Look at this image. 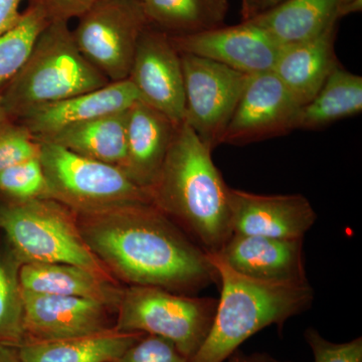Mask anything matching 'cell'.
Masks as SVG:
<instances>
[{
    "instance_id": "27",
    "label": "cell",
    "mask_w": 362,
    "mask_h": 362,
    "mask_svg": "<svg viewBox=\"0 0 362 362\" xmlns=\"http://www.w3.org/2000/svg\"><path fill=\"white\" fill-rule=\"evenodd\" d=\"M0 192L18 202L51 199L40 157L0 173Z\"/></svg>"
},
{
    "instance_id": "39",
    "label": "cell",
    "mask_w": 362,
    "mask_h": 362,
    "mask_svg": "<svg viewBox=\"0 0 362 362\" xmlns=\"http://www.w3.org/2000/svg\"><path fill=\"white\" fill-rule=\"evenodd\" d=\"M278 362V361H277Z\"/></svg>"
},
{
    "instance_id": "30",
    "label": "cell",
    "mask_w": 362,
    "mask_h": 362,
    "mask_svg": "<svg viewBox=\"0 0 362 362\" xmlns=\"http://www.w3.org/2000/svg\"><path fill=\"white\" fill-rule=\"evenodd\" d=\"M304 337L315 362H362L361 337L349 342L334 343L311 327L305 331Z\"/></svg>"
},
{
    "instance_id": "24",
    "label": "cell",
    "mask_w": 362,
    "mask_h": 362,
    "mask_svg": "<svg viewBox=\"0 0 362 362\" xmlns=\"http://www.w3.org/2000/svg\"><path fill=\"white\" fill-rule=\"evenodd\" d=\"M362 111V78L337 66L318 93L302 107L298 129H320Z\"/></svg>"
},
{
    "instance_id": "19",
    "label": "cell",
    "mask_w": 362,
    "mask_h": 362,
    "mask_svg": "<svg viewBox=\"0 0 362 362\" xmlns=\"http://www.w3.org/2000/svg\"><path fill=\"white\" fill-rule=\"evenodd\" d=\"M18 279L25 291L86 298L116 308L123 293L114 286L111 278L69 264L23 263Z\"/></svg>"
},
{
    "instance_id": "22",
    "label": "cell",
    "mask_w": 362,
    "mask_h": 362,
    "mask_svg": "<svg viewBox=\"0 0 362 362\" xmlns=\"http://www.w3.org/2000/svg\"><path fill=\"white\" fill-rule=\"evenodd\" d=\"M127 110L71 126L45 139L92 160L123 168Z\"/></svg>"
},
{
    "instance_id": "3",
    "label": "cell",
    "mask_w": 362,
    "mask_h": 362,
    "mask_svg": "<svg viewBox=\"0 0 362 362\" xmlns=\"http://www.w3.org/2000/svg\"><path fill=\"white\" fill-rule=\"evenodd\" d=\"M218 269L221 296L213 325L188 362H225L243 342L271 325L282 326L310 308V283L281 284L245 277L211 255Z\"/></svg>"
},
{
    "instance_id": "13",
    "label": "cell",
    "mask_w": 362,
    "mask_h": 362,
    "mask_svg": "<svg viewBox=\"0 0 362 362\" xmlns=\"http://www.w3.org/2000/svg\"><path fill=\"white\" fill-rule=\"evenodd\" d=\"M317 214L302 194L264 195L230 189L233 233L274 239H304Z\"/></svg>"
},
{
    "instance_id": "8",
    "label": "cell",
    "mask_w": 362,
    "mask_h": 362,
    "mask_svg": "<svg viewBox=\"0 0 362 362\" xmlns=\"http://www.w3.org/2000/svg\"><path fill=\"white\" fill-rule=\"evenodd\" d=\"M148 26L138 0H98L78 18V49L110 83L129 77L143 30Z\"/></svg>"
},
{
    "instance_id": "5",
    "label": "cell",
    "mask_w": 362,
    "mask_h": 362,
    "mask_svg": "<svg viewBox=\"0 0 362 362\" xmlns=\"http://www.w3.org/2000/svg\"><path fill=\"white\" fill-rule=\"evenodd\" d=\"M0 230L21 264H69L111 278L83 239L77 214L56 199L0 204Z\"/></svg>"
},
{
    "instance_id": "17",
    "label": "cell",
    "mask_w": 362,
    "mask_h": 362,
    "mask_svg": "<svg viewBox=\"0 0 362 362\" xmlns=\"http://www.w3.org/2000/svg\"><path fill=\"white\" fill-rule=\"evenodd\" d=\"M176 126L168 117L139 101L127 110L126 159L122 170L149 190L168 154Z\"/></svg>"
},
{
    "instance_id": "18",
    "label": "cell",
    "mask_w": 362,
    "mask_h": 362,
    "mask_svg": "<svg viewBox=\"0 0 362 362\" xmlns=\"http://www.w3.org/2000/svg\"><path fill=\"white\" fill-rule=\"evenodd\" d=\"M337 32L334 23L313 39L281 47L272 71L302 106L313 99L340 65L335 54Z\"/></svg>"
},
{
    "instance_id": "32",
    "label": "cell",
    "mask_w": 362,
    "mask_h": 362,
    "mask_svg": "<svg viewBox=\"0 0 362 362\" xmlns=\"http://www.w3.org/2000/svg\"><path fill=\"white\" fill-rule=\"evenodd\" d=\"M25 0H0V35L20 20L21 6Z\"/></svg>"
},
{
    "instance_id": "1",
    "label": "cell",
    "mask_w": 362,
    "mask_h": 362,
    "mask_svg": "<svg viewBox=\"0 0 362 362\" xmlns=\"http://www.w3.org/2000/svg\"><path fill=\"white\" fill-rule=\"evenodd\" d=\"M76 214L93 254L131 286L195 295L220 282L211 255L152 204Z\"/></svg>"
},
{
    "instance_id": "4",
    "label": "cell",
    "mask_w": 362,
    "mask_h": 362,
    "mask_svg": "<svg viewBox=\"0 0 362 362\" xmlns=\"http://www.w3.org/2000/svg\"><path fill=\"white\" fill-rule=\"evenodd\" d=\"M109 83L78 49L68 21H52L40 33L25 65L0 93V99L16 120L37 107Z\"/></svg>"
},
{
    "instance_id": "23",
    "label": "cell",
    "mask_w": 362,
    "mask_h": 362,
    "mask_svg": "<svg viewBox=\"0 0 362 362\" xmlns=\"http://www.w3.org/2000/svg\"><path fill=\"white\" fill-rule=\"evenodd\" d=\"M151 28L169 37L194 35L225 25L228 0H138Z\"/></svg>"
},
{
    "instance_id": "11",
    "label": "cell",
    "mask_w": 362,
    "mask_h": 362,
    "mask_svg": "<svg viewBox=\"0 0 362 362\" xmlns=\"http://www.w3.org/2000/svg\"><path fill=\"white\" fill-rule=\"evenodd\" d=\"M128 80L134 85L143 103L161 112L175 125L185 122L180 52L166 33L149 25L143 30Z\"/></svg>"
},
{
    "instance_id": "25",
    "label": "cell",
    "mask_w": 362,
    "mask_h": 362,
    "mask_svg": "<svg viewBox=\"0 0 362 362\" xmlns=\"http://www.w3.org/2000/svg\"><path fill=\"white\" fill-rule=\"evenodd\" d=\"M51 21L44 0H33L18 23L0 35V93L25 65Z\"/></svg>"
},
{
    "instance_id": "14",
    "label": "cell",
    "mask_w": 362,
    "mask_h": 362,
    "mask_svg": "<svg viewBox=\"0 0 362 362\" xmlns=\"http://www.w3.org/2000/svg\"><path fill=\"white\" fill-rule=\"evenodd\" d=\"M226 267L245 277L281 283H308L305 270L303 239H274L233 233L218 254Z\"/></svg>"
},
{
    "instance_id": "29",
    "label": "cell",
    "mask_w": 362,
    "mask_h": 362,
    "mask_svg": "<svg viewBox=\"0 0 362 362\" xmlns=\"http://www.w3.org/2000/svg\"><path fill=\"white\" fill-rule=\"evenodd\" d=\"M117 362H188V359L169 340L144 334Z\"/></svg>"
},
{
    "instance_id": "7",
    "label": "cell",
    "mask_w": 362,
    "mask_h": 362,
    "mask_svg": "<svg viewBox=\"0 0 362 362\" xmlns=\"http://www.w3.org/2000/svg\"><path fill=\"white\" fill-rule=\"evenodd\" d=\"M218 299L180 294L162 288L130 286L117 306L116 329L156 335L175 345L188 361L204 342Z\"/></svg>"
},
{
    "instance_id": "31",
    "label": "cell",
    "mask_w": 362,
    "mask_h": 362,
    "mask_svg": "<svg viewBox=\"0 0 362 362\" xmlns=\"http://www.w3.org/2000/svg\"><path fill=\"white\" fill-rule=\"evenodd\" d=\"M98 0H44L52 21L80 18Z\"/></svg>"
},
{
    "instance_id": "6",
    "label": "cell",
    "mask_w": 362,
    "mask_h": 362,
    "mask_svg": "<svg viewBox=\"0 0 362 362\" xmlns=\"http://www.w3.org/2000/svg\"><path fill=\"white\" fill-rule=\"evenodd\" d=\"M37 141L51 199L74 213H100L152 204L149 190L135 183L122 169L78 156L56 143Z\"/></svg>"
},
{
    "instance_id": "33",
    "label": "cell",
    "mask_w": 362,
    "mask_h": 362,
    "mask_svg": "<svg viewBox=\"0 0 362 362\" xmlns=\"http://www.w3.org/2000/svg\"><path fill=\"white\" fill-rule=\"evenodd\" d=\"M0 362H21L18 347L0 343Z\"/></svg>"
},
{
    "instance_id": "15",
    "label": "cell",
    "mask_w": 362,
    "mask_h": 362,
    "mask_svg": "<svg viewBox=\"0 0 362 362\" xmlns=\"http://www.w3.org/2000/svg\"><path fill=\"white\" fill-rule=\"evenodd\" d=\"M25 341L65 339L109 329L106 304L23 290Z\"/></svg>"
},
{
    "instance_id": "28",
    "label": "cell",
    "mask_w": 362,
    "mask_h": 362,
    "mask_svg": "<svg viewBox=\"0 0 362 362\" xmlns=\"http://www.w3.org/2000/svg\"><path fill=\"white\" fill-rule=\"evenodd\" d=\"M40 153V142L25 126L11 120L0 128V173Z\"/></svg>"
},
{
    "instance_id": "20",
    "label": "cell",
    "mask_w": 362,
    "mask_h": 362,
    "mask_svg": "<svg viewBox=\"0 0 362 362\" xmlns=\"http://www.w3.org/2000/svg\"><path fill=\"white\" fill-rule=\"evenodd\" d=\"M143 335L109 328L84 337L25 341L18 349L21 362H117Z\"/></svg>"
},
{
    "instance_id": "2",
    "label": "cell",
    "mask_w": 362,
    "mask_h": 362,
    "mask_svg": "<svg viewBox=\"0 0 362 362\" xmlns=\"http://www.w3.org/2000/svg\"><path fill=\"white\" fill-rule=\"evenodd\" d=\"M211 152L187 123L176 126L149 192L158 211L207 254L216 255L233 235L232 187L214 163Z\"/></svg>"
},
{
    "instance_id": "37",
    "label": "cell",
    "mask_w": 362,
    "mask_h": 362,
    "mask_svg": "<svg viewBox=\"0 0 362 362\" xmlns=\"http://www.w3.org/2000/svg\"><path fill=\"white\" fill-rule=\"evenodd\" d=\"M9 121H11V118L7 114L6 108H4V104H2L1 99H0V128L6 125V123H8Z\"/></svg>"
},
{
    "instance_id": "26",
    "label": "cell",
    "mask_w": 362,
    "mask_h": 362,
    "mask_svg": "<svg viewBox=\"0 0 362 362\" xmlns=\"http://www.w3.org/2000/svg\"><path fill=\"white\" fill-rule=\"evenodd\" d=\"M21 265L11 249L0 251V343L16 347L25 340Z\"/></svg>"
},
{
    "instance_id": "21",
    "label": "cell",
    "mask_w": 362,
    "mask_h": 362,
    "mask_svg": "<svg viewBox=\"0 0 362 362\" xmlns=\"http://www.w3.org/2000/svg\"><path fill=\"white\" fill-rule=\"evenodd\" d=\"M338 20L337 0H285L247 21L283 47L313 39Z\"/></svg>"
},
{
    "instance_id": "9",
    "label": "cell",
    "mask_w": 362,
    "mask_h": 362,
    "mask_svg": "<svg viewBox=\"0 0 362 362\" xmlns=\"http://www.w3.org/2000/svg\"><path fill=\"white\" fill-rule=\"evenodd\" d=\"M185 122L211 150L221 145L251 76L211 59L180 54Z\"/></svg>"
},
{
    "instance_id": "38",
    "label": "cell",
    "mask_w": 362,
    "mask_h": 362,
    "mask_svg": "<svg viewBox=\"0 0 362 362\" xmlns=\"http://www.w3.org/2000/svg\"><path fill=\"white\" fill-rule=\"evenodd\" d=\"M354 1H356V0H337L338 7L347 6V4H352Z\"/></svg>"
},
{
    "instance_id": "16",
    "label": "cell",
    "mask_w": 362,
    "mask_h": 362,
    "mask_svg": "<svg viewBox=\"0 0 362 362\" xmlns=\"http://www.w3.org/2000/svg\"><path fill=\"white\" fill-rule=\"evenodd\" d=\"M139 101L141 99L137 90L127 78L63 101L37 107L16 121L25 126L35 139L45 140L71 126L128 110Z\"/></svg>"
},
{
    "instance_id": "12",
    "label": "cell",
    "mask_w": 362,
    "mask_h": 362,
    "mask_svg": "<svg viewBox=\"0 0 362 362\" xmlns=\"http://www.w3.org/2000/svg\"><path fill=\"white\" fill-rule=\"evenodd\" d=\"M169 39L180 54L211 59L250 76L273 70L281 49L268 33L249 21Z\"/></svg>"
},
{
    "instance_id": "35",
    "label": "cell",
    "mask_w": 362,
    "mask_h": 362,
    "mask_svg": "<svg viewBox=\"0 0 362 362\" xmlns=\"http://www.w3.org/2000/svg\"><path fill=\"white\" fill-rule=\"evenodd\" d=\"M259 0H242L243 21L250 20L258 11Z\"/></svg>"
},
{
    "instance_id": "34",
    "label": "cell",
    "mask_w": 362,
    "mask_h": 362,
    "mask_svg": "<svg viewBox=\"0 0 362 362\" xmlns=\"http://www.w3.org/2000/svg\"><path fill=\"white\" fill-rule=\"evenodd\" d=\"M228 362H277L272 359L270 356H262V354H252V356H245V354H233Z\"/></svg>"
},
{
    "instance_id": "10",
    "label": "cell",
    "mask_w": 362,
    "mask_h": 362,
    "mask_svg": "<svg viewBox=\"0 0 362 362\" xmlns=\"http://www.w3.org/2000/svg\"><path fill=\"white\" fill-rule=\"evenodd\" d=\"M302 105L273 71L251 76L221 144L245 145L298 129Z\"/></svg>"
},
{
    "instance_id": "36",
    "label": "cell",
    "mask_w": 362,
    "mask_h": 362,
    "mask_svg": "<svg viewBox=\"0 0 362 362\" xmlns=\"http://www.w3.org/2000/svg\"><path fill=\"white\" fill-rule=\"evenodd\" d=\"M283 1H285V0H259L257 14L262 13V11H268V9L278 6L279 4Z\"/></svg>"
}]
</instances>
